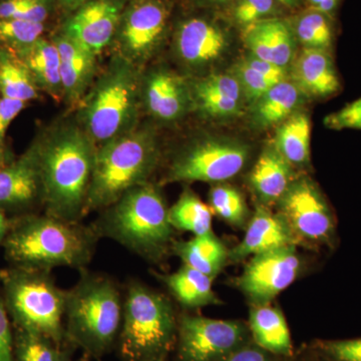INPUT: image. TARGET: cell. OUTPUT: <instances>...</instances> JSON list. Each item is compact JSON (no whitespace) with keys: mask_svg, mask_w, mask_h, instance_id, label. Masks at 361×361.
Returning <instances> with one entry per match:
<instances>
[{"mask_svg":"<svg viewBox=\"0 0 361 361\" xmlns=\"http://www.w3.org/2000/svg\"><path fill=\"white\" fill-rule=\"evenodd\" d=\"M283 358L271 355L264 349L259 348L253 341L249 342L243 348L235 351L223 361H287Z\"/></svg>","mask_w":361,"mask_h":361,"instance_id":"cell-43","label":"cell"},{"mask_svg":"<svg viewBox=\"0 0 361 361\" xmlns=\"http://www.w3.org/2000/svg\"><path fill=\"white\" fill-rule=\"evenodd\" d=\"M297 244L322 246L330 244L336 234V223L329 204L310 178H295L276 203Z\"/></svg>","mask_w":361,"mask_h":361,"instance_id":"cell-11","label":"cell"},{"mask_svg":"<svg viewBox=\"0 0 361 361\" xmlns=\"http://www.w3.org/2000/svg\"><path fill=\"white\" fill-rule=\"evenodd\" d=\"M142 104L157 120L176 122L193 104L191 87L180 75L158 68L142 75Z\"/></svg>","mask_w":361,"mask_h":361,"instance_id":"cell-16","label":"cell"},{"mask_svg":"<svg viewBox=\"0 0 361 361\" xmlns=\"http://www.w3.org/2000/svg\"><path fill=\"white\" fill-rule=\"evenodd\" d=\"M2 299L13 329L49 337L68 345L65 331L66 293L49 271L8 266L0 270Z\"/></svg>","mask_w":361,"mask_h":361,"instance_id":"cell-8","label":"cell"},{"mask_svg":"<svg viewBox=\"0 0 361 361\" xmlns=\"http://www.w3.org/2000/svg\"><path fill=\"white\" fill-rule=\"evenodd\" d=\"M37 139L44 213L82 222L97 147L75 118L59 121Z\"/></svg>","mask_w":361,"mask_h":361,"instance_id":"cell-1","label":"cell"},{"mask_svg":"<svg viewBox=\"0 0 361 361\" xmlns=\"http://www.w3.org/2000/svg\"><path fill=\"white\" fill-rule=\"evenodd\" d=\"M275 8V0H240L235 18L240 25H249L264 20Z\"/></svg>","mask_w":361,"mask_h":361,"instance_id":"cell-40","label":"cell"},{"mask_svg":"<svg viewBox=\"0 0 361 361\" xmlns=\"http://www.w3.org/2000/svg\"><path fill=\"white\" fill-rule=\"evenodd\" d=\"M56 0H0V20H23L44 23Z\"/></svg>","mask_w":361,"mask_h":361,"instance_id":"cell-36","label":"cell"},{"mask_svg":"<svg viewBox=\"0 0 361 361\" xmlns=\"http://www.w3.org/2000/svg\"><path fill=\"white\" fill-rule=\"evenodd\" d=\"M193 104L202 113L214 118L235 115L243 94L235 75H211L201 78L191 87Z\"/></svg>","mask_w":361,"mask_h":361,"instance_id":"cell-24","label":"cell"},{"mask_svg":"<svg viewBox=\"0 0 361 361\" xmlns=\"http://www.w3.org/2000/svg\"><path fill=\"white\" fill-rule=\"evenodd\" d=\"M227 44L223 30L202 18L185 21L176 37L178 56L191 68H202L217 61Z\"/></svg>","mask_w":361,"mask_h":361,"instance_id":"cell-19","label":"cell"},{"mask_svg":"<svg viewBox=\"0 0 361 361\" xmlns=\"http://www.w3.org/2000/svg\"><path fill=\"white\" fill-rule=\"evenodd\" d=\"M51 40L61 58L63 102L71 108L78 106L96 80L97 56L63 33H56Z\"/></svg>","mask_w":361,"mask_h":361,"instance_id":"cell-18","label":"cell"},{"mask_svg":"<svg viewBox=\"0 0 361 361\" xmlns=\"http://www.w3.org/2000/svg\"><path fill=\"white\" fill-rule=\"evenodd\" d=\"M123 9L118 0H90L71 14L61 32L97 56L114 42Z\"/></svg>","mask_w":361,"mask_h":361,"instance_id":"cell-15","label":"cell"},{"mask_svg":"<svg viewBox=\"0 0 361 361\" xmlns=\"http://www.w3.org/2000/svg\"><path fill=\"white\" fill-rule=\"evenodd\" d=\"M25 63L39 92L63 102L61 58L58 47L51 39L42 37L26 51L16 54Z\"/></svg>","mask_w":361,"mask_h":361,"instance_id":"cell-27","label":"cell"},{"mask_svg":"<svg viewBox=\"0 0 361 361\" xmlns=\"http://www.w3.org/2000/svg\"><path fill=\"white\" fill-rule=\"evenodd\" d=\"M44 23L23 20H0V47L14 54L30 49L44 37Z\"/></svg>","mask_w":361,"mask_h":361,"instance_id":"cell-34","label":"cell"},{"mask_svg":"<svg viewBox=\"0 0 361 361\" xmlns=\"http://www.w3.org/2000/svg\"><path fill=\"white\" fill-rule=\"evenodd\" d=\"M66 290V339L87 357L101 360L118 343L123 322V295L111 278L87 269Z\"/></svg>","mask_w":361,"mask_h":361,"instance_id":"cell-4","label":"cell"},{"mask_svg":"<svg viewBox=\"0 0 361 361\" xmlns=\"http://www.w3.org/2000/svg\"><path fill=\"white\" fill-rule=\"evenodd\" d=\"M39 208H44V191L35 137L23 155L0 169V211L16 217Z\"/></svg>","mask_w":361,"mask_h":361,"instance_id":"cell-14","label":"cell"},{"mask_svg":"<svg viewBox=\"0 0 361 361\" xmlns=\"http://www.w3.org/2000/svg\"><path fill=\"white\" fill-rule=\"evenodd\" d=\"M308 348L325 361H361V337L342 341H316Z\"/></svg>","mask_w":361,"mask_h":361,"instance_id":"cell-37","label":"cell"},{"mask_svg":"<svg viewBox=\"0 0 361 361\" xmlns=\"http://www.w3.org/2000/svg\"><path fill=\"white\" fill-rule=\"evenodd\" d=\"M229 251L213 231L173 242L172 253L183 264L215 279L229 262Z\"/></svg>","mask_w":361,"mask_h":361,"instance_id":"cell-26","label":"cell"},{"mask_svg":"<svg viewBox=\"0 0 361 361\" xmlns=\"http://www.w3.org/2000/svg\"><path fill=\"white\" fill-rule=\"evenodd\" d=\"M294 167L280 155L274 146L266 148L259 156L249 175V186L260 206L279 201L295 179Z\"/></svg>","mask_w":361,"mask_h":361,"instance_id":"cell-21","label":"cell"},{"mask_svg":"<svg viewBox=\"0 0 361 361\" xmlns=\"http://www.w3.org/2000/svg\"><path fill=\"white\" fill-rule=\"evenodd\" d=\"M178 316L169 297L130 280L123 295L118 345L123 361H167L177 341Z\"/></svg>","mask_w":361,"mask_h":361,"instance_id":"cell-7","label":"cell"},{"mask_svg":"<svg viewBox=\"0 0 361 361\" xmlns=\"http://www.w3.org/2000/svg\"><path fill=\"white\" fill-rule=\"evenodd\" d=\"M315 11L329 16L336 11L339 0H308Z\"/></svg>","mask_w":361,"mask_h":361,"instance_id":"cell-45","label":"cell"},{"mask_svg":"<svg viewBox=\"0 0 361 361\" xmlns=\"http://www.w3.org/2000/svg\"><path fill=\"white\" fill-rule=\"evenodd\" d=\"M215 1H224V0H215Z\"/></svg>","mask_w":361,"mask_h":361,"instance_id":"cell-52","label":"cell"},{"mask_svg":"<svg viewBox=\"0 0 361 361\" xmlns=\"http://www.w3.org/2000/svg\"><path fill=\"white\" fill-rule=\"evenodd\" d=\"M324 123L331 130H361V97L336 113L330 114L325 118Z\"/></svg>","mask_w":361,"mask_h":361,"instance_id":"cell-39","label":"cell"},{"mask_svg":"<svg viewBox=\"0 0 361 361\" xmlns=\"http://www.w3.org/2000/svg\"><path fill=\"white\" fill-rule=\"evenodd\" d=\"M153 273L186 310H201L223 303L213 290V278L189 266L182 264L179 269L168 274Z\"/></svg>","mask_w":361,"mask_h":361,"instance_id":"cell-25","label":"cell"},{"mask_svg":"<svg viewBox=\"0 0 361 361\" xmlns=\"http://www.w3.org/2000/svg\"><path fill=\"white\" fill-rule=\"evenodd\" d=\"M287 361H325L319 357L317 355H315L313 351H311L310 348H306V351H304L301 355H294L293 357L290 358Z\"/></svg>","mask_w":361,"mask_h":361,"instance_id":"cell-48","label":"cell"},{"mask_svg":"<svg viewBox=\"0 0 361 361\" xmlns=\"http://www.w3.org/2000/svg\"><path fill=\"white\" fill-rule=\"evenodd\" d=\"M71 349L49 337L28 330L13 329L14 361H66Z\"/></svg>","mask_w":361,"mask_h":361,"instance_id":"cell-32","label":"cell"},{"mask_svg":"<svg viewBox=\"0 0 361 361\" xmlns=\"http://www.w3.org/2000/svg\"><path fill=\"white\" fill-rule=\"evenodd\" d=\"M78 108L75 120L97 148L134 130L142 109L140 68L114 54Z\"/></svg>","mask_w":361,"mask_h":361,"instance_id":"cell-5","label":"cell"},{"mask_svg":"<svg viewBox=\"0 0 361 361\" xmlns=\"http://www.w3.org/2000/svg\"><path fill=\"white\" fill-rule=\"evenodd\" d=\"M0 361H14L13 327L0 295Z\"/></svg>","mask_w":361,"mask_h":361,"instance_id":"cell-42","label":"cell"},{"mask_svg":"<svg viewBox=\"0 0 361 361\" xmlns=\"http://www.w3.org/2000/svg\"><path fill=\"white\" fill-rule=\"evenodd\" d=\"M212 218L210 207L190 189L184 190L174 205L169 208V221L172 227L192 233L194 236L213 231Z\"/></svg>","mask_w":361,"mask_h":361,"instance_id":"cell-31","label":"cell"},{"mask_svg":"<svg viewBox=\"0 0 361 361\" xmlns=\"http://www.w3.org/2000/svg\"><path fill=\"white\" fill-rule=\"evenodd\" d=\"M209 207L214 214L232 227L245 230L251 215L245 199L236 188L215 184L209 193Z\"/></svg>","mask_w":361,"mask_h":361,"instance_id":"cell-33","label":"cell"},{"mask_svg":"<svg viewBox=\"0 0 361 361\" xmlns=\"http://www.w3.org/2000/svg\"><path fill=\"white\" fill-rule=\"evenodd\" d=\"M311 126L308 116L296 113L278 128L274 148L293 167L310 161Z\"/></svg>","mask_w":361,"mask_h":361,"instance_id":"cell-29","label":"cell"},{"mask_svg":"<svg viewBox=\"0 0 361 361\" xmlns=\"http://www.w3.org/2000/svg\"><path fill=\"white\" fill-rule=\"evenodd\" d=\"M293 244L298 245L283 218L259 205L246 226L243 239L230 249L229 262L239 263L263 252Z\"/></svg>","mask_w":361,"mask_h":361,"instance_id":"cell-17","label":"cell"},{"mask_svg":"<svg viewBox=\"0 0 361 361\" xmlns=\"http://www.w3.org/2000/svg\"><path fill=\"white\" fill-rule=\"evenodd\" d=\"M244 42L254 58L285 68L295 54L293 32L279 18H264L247 25Z\"/></svg>","mask_w":361,"mask_h":361,"instance_id":"cell-20","label":"cell"},{"mask_svg":"<svg viewBox=\"0 0 361 361\" xmlns=\"http://www.w3.org/2000/svg\"><path fill=\"white\" fill-rule=\"evenodd\" d=\"M243 61L247 66L258 71L260 75L267 78L273 84H279V82L287 80L286 68H282V66L254 58V56H250V58L246 59Z\"/></svg>","mask_w":361,"mask_h":361,"instance_id":"cell-44","label":"cell"},{"mask_svg":"<svg viewBox=\"0 0 361 361\" xmlns=\"http://www.w3.org/2000/svg\"><path fill=\"white\" fill-rule=\"evenodd\" d=\"M168 18L167 6L160 0H134L121 16L113 42L116 56L141 68L163 40Z\"/></svg>","mask_w":361,"mask_h":361,"instance_id":"cell-12","label":"cell"},{"mask_svg":"<svg viewBox=\"0 0 361 361\" xmlns=\"http://www.w3.org/2000/svg\"><path fill=\"white\" fill-rule=\"evenodd\" d=\"M66 361H87V360H85V358H82V360H73L71 358V360H66Z\"/></svg>","mask_w":361,"mask_h":361,"instance_id":"cell-51","label":"cell"},{"mask_svg":"<svg viewBox=\"0 0 361 361\" xmlns=\"http://www.w3.org/2000/svg\"><path fill=\"white\" fill-rule=\"evenodd\" d=\"M249 154L246 145L232 140H197L173 157L164 183L221 184L243 171Z\"/></svg>","mask_w":361,"mask_h":361,"instance_id":"cell-9","label":"cell"},{"mask_svg":"<svg viewBox=\"0 0 361 361\" xmlns=\"http://www.w3.org/2000/svg\"><path fill=\"white\" fill-rule=\"evenodd\" d=\"M9 226H11V217L7 214L0 211V246L2 245L4 239H6Z\"/></svg>","mask_w":361,"mask_h":361,"instance_id":"cell-47","label":"cell"},{"mask_svg":"<svg viewBox=\"0 0 361 361\" xmlns=\"http://www.w3.org/2000/svg\"><path fill=\"white\" fill-rule=\"evenodd\" d=\"M90 226L99 239H111L147 262L158 264L172 253L175 229L160 187L152 180L99 211Z\"/></svg>","mask_w":361,"mask_h":361,"instance_id":"cell-3","label":"cell"},{"mask_svg":"<svg viewBox=\"0 0 361 361\" xmlns=\"http://www.w3.org/2000/svg\"><path fill=\"white\" fill-rule=\"evenodd\" d=\"M248 326L252 341L259 348L283 360L295 355L290 330L279 307L271 304L251 306Z\"/></svg>","mask_w":361,"mask_h":361,"instance_id":"cell-23","label":"cell"},{"mask_svg":"<svg viewBox=\"0 0 361 361\" xmlns=\"http://www.w3.org/2000/svg\"><path fill=\"white\" fill-rule=\"evenodd\" d=\"M161 160L156 133L148 126L97 148L85 217L115 203L133 188L151 182Z\"/></svg>","mask_w":361,"mask_h":361,"instance_id":"cell-6","label":"cell"},{"mask_svg":"<svg viewBox=\"0 0 361 361\" xmlns=\"http://www.w3.org/2000/svg\"><path fill=\"white\" fill-rule=\"evenodd\" d=\"M294 84L308 96L329 97L341 90V80L326 49H304L293 66Z\"/></svg>","mask_w":361,"mask_h":361,"instance_id":"cell-22","label":"cell"},{"mask_svg":"<svg viewBox=\"0 0 361 361\" xmlns=\"http://www.w3.org/2000/svg\"><path fill=\"white\" fill-rule=\"evenodd\" d=\"M39 92L25 63L13 52L0 47V97L30 103L39 99Z\"/></svg>","mask_w":361,"mask_h":361,"instance_id":"cell-30","label":"cell"},{"mask_svg":"<svg viewBox=\"0 0 361 361\" xmlns=\"http://www.w3.org/2000/svg\"><path fill=\"white\" fill-rule=\"evenodd\" d=\"M14 157L11 155V152L6 148H0V169L6 167L7 164L13 161Z\"/></svg>","mask_w":361,"mask_h":361,"instance_id":"cell-49","label":"cell"},{"mask_svg":"<svg viewBox=\"0 0 361 361\" xmlns=\"http://www.w3.org/2000/svg\"><path fill=\"white\" fill-rule=\"evenodd\" d=\"M90 0H56L59 6L63 9V11H68V13H73V11H77L80 6L87 4Z\"/></svg>","mask_w":361,"mask_h":361,"instance_id":"cell-46","label":"cell"},{"mask_svg":"<svg viewBox=\"0 0 361 361\" xmlns=\"http://www.w3.org/2000/svg\"><path fill=\"white\" fill-rule=\"evenodd\" d=\"M329 16L314 9L299 18L297 37L305 49L329 51L334 42V30Z\"/></svg>","mask_w":361,"mask_h":361,"instance_id":"cell-35","label":"cell"},{"mask_svg":"<svg viewBox=\"0 0 361 361\" xmlns=\"http://www.w3.org/2000/svg\"><path fill=\"white\" fill-rule=\"evenodd\" d=\"M234 75L241 85L244 96L253 104L265 94L273 85H276L247 66L244 61L236 66Z\"/></svg>","mask_w":361,"mask_h":361,"instance_id":"cell-38","label":"cell"},{"mask_svg":"<svg viewBox=\"0 0 361 361\" xmlns=\"http://www.w3.org/2000/svg\"><path fill=\"white\" fill-rule=\"evenodd\" d=\"M278 1L283 4L286 6H294L296 4L297 0H278Z\"/></svg>","mask_w":361,"mask_h":361,"instance_id":"cell-50","label":"cell"},{"mask_svg":"<svg viewBox=\"0 0 361 361\" xmlns=\"http://www.w3.org/2000/svg\"><path fill=\"white\" fill-rule=\"evenodd\" d=\"M252 341L248 323L183 313L178 317L177 361H223Z\"/></svg>","mask_w":361,"mask_h":361,"instance_id":"cell-10","label":"cell"},{"mask_svg":"<svg viewBox=\"0 0 361 361\" xmlns=\"http://www.w3.org/2000/svg\"><path fill=\"white\" fill-rule=\"evenodd\" d=\"M27 103L0 97V148H6V132L16 116L25 110Z\"/></svg>","mask_w":361,"mask_h":361,"instance_id":"cell-41","label":"cell"},{"mask_svg":"<svg viewBox=\"0 0 361 361\" xmlns=\"http://www.w3.org/2000/svg\"><path fill=\"white\" fill-rule=\"evenodd\" d=\"M301 266L295 244L280 247L251 257L235 284L251 306L267 305L295 281Z\"/></svg>","mask_w":361,"mask_h":361,"instance_id":"cell-13","label":"cell"},{"mask_svg":"<svg viewBox=\"0 0 361 361\" xmlns=\"http://www.w3.org/2000/svg\"><path fill=\"white\" fill-rule=\"evenodd\" d=\"M302 94L294 82L287 80L273 85L254 103V121L262 128L283 123L293 115V111L301 103Z\"/></svg>","mask_w":361,"mask_h":361,"instance_id":"cell-28","label":"cell"},{"mask_svg":"<svg viewBox=\"0 0 361 361\" xmlns=\"http://www.w3.org/2000/svg\"><path fill=\"white\" fill-rule=\"evenodd\" d=\"M99 241L90 224L37 212L11 217L1 246L13 267L49 272L58 267L80 271L92 262Z\"/></svg>","mask_w":361,"mask_h":361,"instance_id":"cell-2","label":"cell"}]
</instances>
